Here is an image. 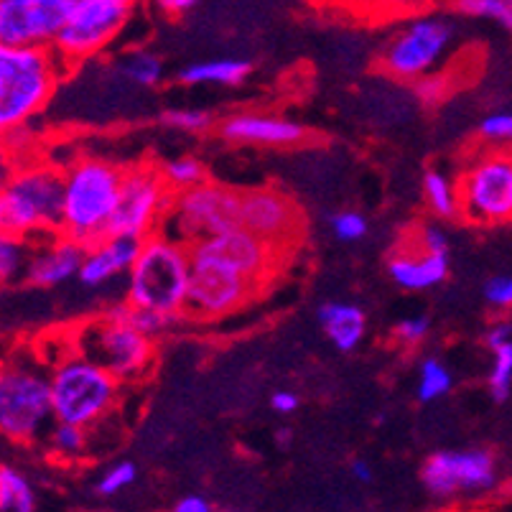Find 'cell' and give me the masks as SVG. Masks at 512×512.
I'll list each match as a JSON object with an SVG mask.
<instances>
[{"label":"cell","instance_id":"1","mask_svg":"<svg viewBox=\"0 0 512 512\" xmlns=\"http://www.w3.org/2000/svg\"><path fill=\"white\" fill-rule=\"evenodd\" d=\"M189 281L192 248L164 232H153L143 240L138 260L125 278V301L136 309L181 319L189 301Z\"/></svg>","mask_w":512,"mask_h":512},{"label":"cell","instance_id":"2","mask_svg":"<svg viewBox=\"0 0 512 512\" xmlns=\"http://www.w3.org/2000/svg\"><path fill=\"white\" fill-rule=\"evenodd\" d=\"M64 169L49 164H18L8 171L0 192L3 235L39 240L62 232Z\"/></svg>","mask_w":512,"mask_h":512},{"label":"cell","instance_id":"3","mask_svg":"<svg viewBox=\"0 0 512 512\" xmlns=\"http://www.w3.org/2000/svg\"><path fill=\"white\" fill-rule=\"evenodd\" d=\"M125 169L102 158H77L64 169L62 235L85 248L107 237L123 192Z\"/></svg>","mask_w":512,"mask_h":512},{"label":"cell","instance_id":"4","mask_svg":"<svg viewBox=\"0 0 512 512\" xmlns=\"http://www.w3.org/2000/svg\"><path fill=\"white\" fill-rule=\"evenodd\" d=\"M67 64L54 46L0 44V128L3 133L23 128L44 110Z\"/></svg>","mask_w":512,"mask_h":512},{"label":"cell","instance_id":"5","mask_svg":"<svg viewBox=\"0 0 512 512\" xmlns=\"http://www.w3.org/2000/svg\"><path fill=\"white\" fill-rule=\"evenodd\" d=\"M72 349L113 372L120 383L146 375L156 357L153 337L130 321L128 301H120L97 319L87 321L85 327H79L74 332Z\"/></svg>","mask_w":512,"mask_h":512},{"label":"cell","instance_id":"6","mask_svg":"<svg viewBox=\"0 0 512 512\" xmlns=\"http://www.w3.org/2000/svg\"><path fill=\"white\" fill-rule=\"evenodd\" d=\"M49 372L54 421L90 428L102 421L118 400V377L74 349Z\"/></svg>","mask_w":512,"mask_h":512},{"label":"cell","instance_id":"7","mask_svg":"<svg viewBox=\"0 0 512 512\" xmlns=\"http://www.w3.org/2000/svg\"><path fill=\"white\" fill-rule=\"evenodd\" d=\"M54 418L51 372L34 360L13 357L0 372V431L8 441L31 444Z\"/></svg>","mask_w":512,"mask_h":512},{"label":"cell","instance_id":"8","mask_svg":"<svg viewBox=\"0 0 512 512\" xmlns=\"http://www.w3.org/2000/svg\"><path fill=\"white\" fill-rule=\"evenodd\" d=\"M235 227H242V194L230 186L204 181L194 189L174 194L158 232L192 248Z\"/></svg>","mask_w":512,"mask_h":512},{"label":"cell","instance_id":"9","mask_svg":"<svg viewBox=\"0 0 512 512\" xmlns=\"http://www.w3.org/2000/svg\"><path fill=\"white\" fill-rule=\"evenodd\" d=\"M454 31L451 18L441 13H418V16L406 18L385 44L380 64L390 77L413 85L423 74L434 72L441 59L449 54L454 44Z\"/></svg>","mask_w":512,"mask_h":512},{"label":"cell","instance_id":"10","mask_svg":"<svg viewBox=\"0 0 512 512\" xmlns=\"http://www.w3.org/2000/svg\"><path fill=\"white\" fill-rule=\"evenodd\" d=\"M462 214L477 225L512 222V153L507 148L477 151L456 181Z\"/></svg>","mask_w":512,"mask_h":512},{"label":"cell","instance_id":"11","mask_svg":"<svg viewBox=\"0 0 512 512\" xmlns=\"http://www.w3.org/2000/svg\"><path fill=\"white\" fill-rule=\"evenodd\" d=\"M136 6L138 0H74L62 34L54 41V51L67 69L95 57L118 39Z\"/></svg>","mask_w":512,"mask_h":512},{"label":"cell","instance_id":"12","mask_svg":"<svg viewBox=\"0 0 512 512\" xmlns=\"http://www.w3.org/2000/svg\"><path fill=\"white\" fill-rule=\"evenodd\" d=\"M171 199H174V192L166 184L161 166L138 164L133 169H125L123 192H120L118 209H115L107 235L146 240L148 235L158 232L171 207Z\"/></svg>","mask_w":512,"mask_h":512},{"label":"cell","instance_id":"13","mask_svg":"<svg viewBox=\"0 0 512 512\" xmlns=\"http://www.w3.org/2000/svg\"><path fill=\"white\" fill-rule=\"evenodd\" d=\"M423 487L439 500L456 495H487L500 484L497 462L487 449H441L421 467Z\"/></svg>","mask_w":512,"mask_h":512},{"label":"cell","instance_id":"14","mask_svg":"<svg viewBox=\"0 0 512 512\" xmlns=\"http://www.w3.org/2000/svg\"><path fill=\"white\" fill-rule=\"evenodd\" d=\"M258 291V281H250L230 265L192 255L186 314H192L194 319H220L248 304L253 296H258Z\"/></svg>","mask_w":512,"mask_h":512},{"label":"cell","instance_id":"15","mask_svg":"<svg viewBox=\"0 0 512 512\" xmlns=\"http://www.w3.org/2000/svg\"><path fill=\"white\" fill-rule=\"evenodd\" d=\"M74 0H0V44L54 46Z\"/></svg>","mask_w":512,"mask_h":512},{"label":"cell","instance_id":"16","mask_svg":"<svg viewBox=\"0 0 512 512\" xmlns=\"http://www.w3.org/2000/svg\"><path fill=\"white\" fill-rule=\"evenodd\" d=\"M192 255L230 265L237 273L263 286L265 278L276 273L283 250L250 232L248 227H235V230H227L222 235H214L192 245Z\"/></svg>","mask_w":512,"mask_h":512},{"label":"cell","instance_id":"17","mask_svg":"<svg viewBox=\"0 0 512 512\" xmlns=\"http://www.w3.org/2000/svg\"><path fill=\"white\" fill-rule=\"evenodd\" d=\"M242 227L286 253L301 235V212L276 189H250L242 192Z\"/></svg>","mask_w":512,"mask_h":512},{"label":"cell","instance_id":"18","mask_svg":"<svg viewBox=\"0 0 512 512\" xmlns=\"http://www.w3.org/2000/svg\"><path fill=\"white\" fill-rule=\"evenodd\" d=\"M85 253L87 248L82 242L62 232L39 237L34 240V255H31L26 281L39 288H57L72 278H79Z\"/></svg>","mask_w":512,"mask_h":512},{"label":"cell","instance_id":"19","mask_svg":"<svg viewBox=\"0 0 512 512\" xmlns=\"http://www.w3.org/2000/svg\"><path fill=\"white\" fill-rule=\"evenodd\" d=\"M220 136L230 143L286 148L304 141L306 128L281 115L235 113L220 123Z\"/></svg>","mask_w":512,"mask_h":512},{"label":"cell","instance_id":"20","mask_svg":"<svg viewBox=\"0 0 512 512\" xmlns=\"http://www.w3.org/2000/svg\"><path fill=\"white\" fill-rule=\"evenodd\" d=\"M388 273L406 291H428L449 278V255L428 253L408 235L390 253Z\"/></svg>","mask_w":512,"mask_h":512},{"label":"cell","instance_id":"21","mask_svg":"<svg viewBox=\"0 0 512 512\" xmlns=\"http://www.w3.org/2000/svg\"><path fill=\"white\" fill-rule=\"evenodd\" d=\"M143 240L136 237L107 235L100 242L90 245L85 253V263L79 271V281L90 288H102L120 278H128L130 268L138 260Z\"/></svg>","mask_w":512,"mask_h":512},{"label":"cell","instance_id":"22","mask_svg":"<svg viewBox=\"0 0 512 512\" xmlns=\"http://www.w3.org/2000/svg\"><path fill=\"white\" fill-rule=\"evenodd\" d=\"M319 324L339 352H355L367 332V316L360 306L329 301L319 309Z\"/></svg>","mask_w":512,"mask_h":512},{"label":"cell","instance_id":"23","mask_svg":"<svg viewBox=\"0 0 512 512\" xmlns=\"http://www.w3.org/2000/svg\"><path fill=\"white\" fill-rule=\"evenodd\" d=\"M253 67L245 59H209L181 69L179 79L184 85H225L235 87L250 77Z\"/></svg>","mask_w":512,"mask_h":512},{"label":"cell","instance_id":"24","mask_svg":"<svg viewBox=\"0 0 512 512\" xmlns=\"http://www.w3.org/2000/svg\"><path fill=\"white\" fill-rule=\"evenodd\" d=\"M423 197L428 209L441 217V220H454L462 214V199H459V186L441 171L431 169L423 176Z\"/></svg>","mask_w":512,"mask_h":512},{"label":"cell","instance_id":"25","mask_svg":"<svg viewBox=\"0 0 512 512\" xmlns=\"http://www.w3.org/2000/svg\"><path fill=\"white\" fill-rule=\"evenodd\" d=\"M0 510L3 512H36V495L29 479L16 467L0 469Z\"/></svg>","mask_w":512,"mask_h":512},{"label":"cell","instance_id":"26","mask_svg":"<svg viewBox=\"0 0 512 512\" xmlns=\"http://www.w3.org/2000/svg\"><path fill=\"white\" fill-rule=\"evenodd\" d=\"M115 72L123 79H128V82H133V85L156 87L161 82V77H164V64L151 51L136 49L120 59Z\"/></svg>","mask_w":512,"mask_h":512},{"label":"cell","instance_id":"27","mask_svg":"<svg viewBox=\"0 0 512 512\" xmlns=\"http://www.w3.org/2000/svg\"><path fill=\"white\" fill-rule=\"evenodd\" d=\"M31 255H34V240L3 235V240H0V278H3V283L26 278Z\"/></svg>","mask_w":512,"mask_h":512},{"label":"cell","instance_id":"28","mask_svg":"<svg viewBox=\"0 0 512 512\" xmlns=\"http://www.w3.org/2000/svg\"><path fill=\"white\" fill-rule=\"evenodd\" d=\"M451 372L436 357H426L418 365V400L421 403H434V400L444 398L451 390Z\"/></svg>","mask_w":512,"mask_h":512},{"label":"cell","instance_id":"29","mask_svg":"<svg viewBox=\"0 0 512 512\" xmlns=\"http://www.w3.org/2000/svg\"><path fill=\"white\" fill-rule=\"evenodd\" d=\"M161 174H164L166 184L171 186V192H186V189H194V186L204 184L207 181V169H204L202 161L192 156L171 158L161 166Z\"/></svg>","mask_w":512,"mask_h":512},{"label":"cell","instance_id":"30","mask_svg":"<svg viewBox=\"0 0 512 512\" xmlns=\"http://www.w3.org/2000/svg\"><path fill=\"white\" fill-rule=\"evenodd\" d=\"M434 6V0H365L362 16H370L372 21H406V18L426 13Z\"/></svg>","mask_w":512,"mask_h":512},{"label":"cell","instance_id":"31","mask_svg":"<svg viewBox=\"0 0 512 512\" xmlns=\"http://www.w3.org/2000/svg\"><path fill=\"white\" fill-rule=\"evenodd\" d=\"M454 74L444 72V69H434V72L423 74L421 79L413 82V95L421 105L426 107H439L454 95Z\"/></svg>","mask_w":512,"mask_h":512},{"label":"cell","instance_id":"32","mask_svg":"<svg viewBox=\"0 0 512 512\" xmlns=\"http://www.w3.org/2000/svg\"><path fill=\"white\" fill-rule=\"evenodd\" d=\"M492 352V370H490V393L497 403H505L512 395V339L490 349Z\"/></svg>","mask_w":512,"mask_h":512},{"label":"cell","instance_id":"33","mask_svg":"<svg viewBox=\"0 0 512 512\" xmlns=\"http://www.w3.org/2000/svg\"><path fill=\"white\" fill-rule=\"evenodd\" d=\"M161 123L169 125L174 130H184V133H207L214 125V115L202 107H169L161 113Z\"/></svg>","mask_w":512,"mask_h":512},{"label":"cell","instance_id":"34","mask_svg":"<svg viewBox=\"0 0 512 512\" xmlns=\"http://www.w3.org/2000/svg\"><path fill=\"white\" fill-rule=\"evenodd\" d=\"M456 11L469 18H487L512 34V0H462Z\"/></svg>","mask_w":512,"mask_h":512},{"label":"cell","instance_id":"35","mask_svg":"<svg viewBox=\"0 0 512 512\" xmlns=\"http://www.w3.org/2000/svg\"><path fill=\"white\" fill-rule=\"evenodd\" d=\"M49 446L62 456H79L87 446V428L74 423L54 421L49 434Z\"/></svg>","mask_w":512,"mask_h":512},{"label":"cell","instance_id":"36","mask_svg":"<svg viewBox=\"0 0 512 512\" xmlns=\"http://www.w3.org/2000/svg\"><path fill=\"white\" fill-rule=\"evenodd\" d=\"M329 227H332L334 237L342 242H360L367 235L370 225H367L365 214L355 212V209H344V212H334L329 217Z\"/></svg>","mask_w":512,"mask_h":512},{"label":"cell","instance_id":"37","mask_svg":"<svg viewBox=\"0 0 512 512\" xmlns=\"http://www.w3.org/2000/svg\"><path fill=\"white\" fill-rule=\"evenodd\" d=\"M138 479V467L133 462H118L107 469L100 479H97V492L102 497H113L118 492L128 490L130 484Z\"/></svg>","mask_w":512,"mask_h":512},{"label":"cell","instance_id":"38","mask_svg":"<svg viewBox=\"0 0 512 512\" xmlns=\"http://www.w3.org/2000/svg\"><path fill=\"white\" fill-rule=\"evenodd\" d=\"M484 143L497 148H512V113H492L479 123Z\"/></svg>","mask_w":512,"mask_h":512},{"label":"cell","instance_id":"39","mask_svg":"<svg viewBox=\"0 0 512 512\" xmlns=\"http://www.w3.org/2000/svg\"><path fill=\"white\" fill-rule=\"evenodd\" d=\"M130 321H133L141 332H146L148 337H161V334L169 332L179 319H176V316L158 314V311L136 309V306H130Z\"/></svg>","mask_w":512,"mask_h":512},{"label":"cell","instance_id":"40","mask_svg":"<svg viewBox=\"0 0 512 512\" xmlns=\"http://www.w3.org/2000/svg\"><path fill=\"white\" fill-rule=\"evenodd\" d=\"M428 332H431V321H428L426 316H408V319H400L393 329L395 339L408 344V347L421 344L423 339L428 337Z\"/></svg>","mask_w":512,"mask_h":512},{"label":"cell","instance_id":"41","mask_svg":"<svg viewBox=\"0 0 512 512\" xmlns=\"http://www.w3.org/2000/svg\"><path fill=\"white\" fill-rule=\"evenodd\" d=\"M484 299L492 309L512 311V276H495L484 283Z\"/></svg>","mask_w":512,"mask_h":512},{"label":"cell","instance_id":"42","mask_svg":"<svg viewBox=\"0 0 512 512\" xmlns=\"http://www.w3.org/2000/svg\"><path fill=\"white\" fill-rule=\"evenodd\" d=\"M413 242L421 245L423 250L436 255H449V235H446L441 227L436 225H421L416 227V232H411Z\"/></svg>","mask_w":512,"mask_h":512},{"label":"cell","instance_id":"43","mask_svg":"<svg viewBox=\"0 0 512 512\" xmlns=\"http://www.w3.org/2000/svg\"><path fill=\"white\" fill-rule=\"evenodd\" d=\"M510 339H512V321L507 319H497L495 324H490V329L484 332V344H487V349L500 347V344L510 342Z\"/></svg>","mask_w":512,"mask_h":512},{"label":"cell","instance_id":"44","mask_svg":"<svg viewBox=\"0 0 512 512\" xmlns=\"http://www.w3.org/2000/svg\"><path fill=\"white\" fill-rule=\"evenodd\" d=\"M271 406L273 411L281 413V416H291V413H296V408H299V395L291 393V390H276L271 398Z\"/></svg>","mask_w":512,"mask_h":512},{"label":"cell","instance_id":"45","mask_svg":"<svg viewBox=\"0 0 512 512\" xmlns=\"http://www.w3.org/2000/svg\"><path fill=\"white\" fill-rule=\"evenodd\" d=\"M171 512H214V505L202 495H184Z\"/></svg>","mask_w":512,"mask_h":512},{"label":"cell","instance_id":"46","mask_svg":"<svg viewBox=\"0 0 512 512\" xmlns=\"http://www.w3.org/2000/svg\"><path fill=\"white\" fill-rule=\"evenodd\" d=\"M151 3L166 16H184L197 6L199 0H151Z\"/></svg>","mask_w":512,"mask_h":512},{"label":"cell","instance_id":"47","mask_svg":"<svg viewBox=\"0 0 512 512\" xmlns=\"http://www.w3.org/2000/svg\"><path fill=\"white\" fill-rule=\"evenodd\" d=\"M316 6H327V8H342V11H357L362 13V6L365 0H314Z\"/></svg>","mask_w":512,"mask_h":512},{"label":"cell","instance_id":"48","mask_svg":"<svg viewBox=\"0 0 512 512\" xmlns=\"http://www.w3.org/2000/svg\"><path fill=\"white\" fill-rule=\"evenodd\" d=\"M349 469H352V477L360 479V482H365V484H370L372 479H375V472H372V467L365 462V459H355Z\"/></svg>","mask_w":512,"mask_h":512},{"label":"cell","instance_id":"49","mask_svg":"<svg viewBox=\"0 0 512 512\" xmlns=\"http://www.w3.org/2000/svg\"><path fill=\"white\" fill-rule=\"evenodd\" d=\"M291 439H293L291 428H288V426L278 428V431H276V444L281 446V449H288V446H291Z\"/></svg>","mask_w":512,"mask_h":512},{"label":"cell","instance_id":"50","mask_svg":"<svg viewBox=\"0 0 512 512\" xmlns=\"http://www.w3.org/2000/svg\"><path fill=\"white\" fill-rule=\"evenodd\" d=\"M436 6H451V8H456L459 6V3H462V0H434Z\"/></svg>","mask_w":512,"mask_h":512},{"label":"cell","instance_id":"51","mask_svg":"<svg viewBox=\"0 0 512 512\" xmlns=\"http://www.w3.org/2000/svg\"><path fill=\"white\" fill-rule=\"evenodd\" d=\"M507 495H510V500H512V479H510V484H507Z\"/></svg>","mask_w":512,"mask_h":512},{"label":"cell","instance_id":"52","mask_svg":"<svg viewBox=\"0 0 512 512\" xmlns=\"http://www.w3.org/2000/svg\"><path fill=\"white\" fill-rule=\"evenodd\" d=\"M510 153H512V148H510Z\"/></svg>","mask_w":512,"mask_h":512}]
</instances>
